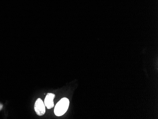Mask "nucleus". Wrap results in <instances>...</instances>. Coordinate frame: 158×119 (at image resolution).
I'll return each instance as SVG.
<instances>
[{
  "label": "nucleus",
  "mask_w": 158,
  "mask_h": 119,
  "mask_svg": "<svg viewBox=\"0 0 158 119\" xmlns=\"http://www.w3.org/2000/svg\"><path fill=\"white\" fill-rule=\"evenodd\" d=\"M69 99L67 98H63L56 104L54 109V113L56 116L64 115L67 112L69 106Z\"/></svg>",
  "instance_id": "f257e3e1"
},
{
  "label": "nucleus",
  "mask_w": 158,
  "mask_h": 119,
  "mask_svg": "<svg viewBox=\"0 0 158 119\" xmlns=\"http://www.w3.org/2000/svg\"><path fill=\"white\" fill-rule=\"evenodd\" d=\"M45 107V104L40 98H39L35 101L34 106L35 111L39 116H42L45 114L46 113Z\"/></svg>",
  "instance_id": "f03ea898"
},
{
  "label": "nucleus",
  "mask_w": 158,
  "mask_h": 119,
  "mask_svg": "<svg viewBox=\"0 0 158 119\" xmlns=\"http://www.w3.org/2000/svg\"><path fill=\"white\" fill-rule=\"evenodd\" d=\"M55 97V95L52 93H48L45 98V106L48 109H51L54 107V99Z\"/></svg>",
  "instance_id": "7ed1b4c3"
},
{
  "label": "nucleus",
  "mask_w": 158,
  "mask_h": 119,
  "mask_svg": "<svg viewBox=\"0 0 158 119\" xmlns=\"http://www.w3.org/2000/svg\"><path fill=\"white\" fill-rule=\"evenodd\" d=\"M2 108V105L1 104H0V110H1Z\"/></svg>",
  "instance_id": "20e7f679"
}]
</instances>
